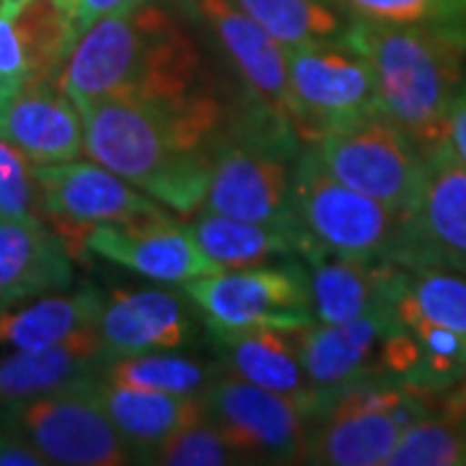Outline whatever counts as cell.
I'll list each match as a JSON object with an SVG mask.
<instances>
[{
    "instance_id": "obj_1",
    "label": "cell",
    "mask_w": 466,
    "mask_h": 466,
    "mask_svg": "<svg viewBox=\"0 0 466 466\" xmlns=\"http://www.w3.org/2000/svg\"><path fill=\"white\" fill-rule=\"evenodd\" d=\"M84 125V153L161 202L192 218L205 202L226 109L213 91L179 101H73Z\"/></svg>"
},
{
    "instance_id": "obj_2",
    "label": "cell",
    "mask_w": 466,
    "mask_h": 466,
    "mask_svg": "<svg viewBox=\"0 0 466 466\" xmlns=\"http://www.w3.org/2000/svg\"><path fill=\"white\" fill-rule=\"evenodd\" d=\"M70 101H179L208 94L205 60L168 0H143L86 29L57 73Z\"/></svg>"
},
{
    "instance_id": "obj_3",
    "label": "cell",
    "mask_w": 466,
    "mask_h": 466,
    "mask_svg": "<svg viewBox=\"0 0 466 466\" xmlns=\"http://www.w3.org/2000/svg\"><path fill=\"white\" fill-rule=\"evenodd\" d=\"M342 39L366 57L379 109L422 153L446 146V119L464 78L466 32L348 21Z\"/></svg>"
},
{
    "instance_id": "obj_4",
    "label": "cell",
    "mask_w": 466,
    "mask_h": 466,
    "mask_svg": "<svg viewBox=\"0 0 466 466\" xmlns=\"http://www.w3.org/2000/svg\"><path fill=\"white\" fill-rule=\"evenodd\" d=\"M300 146L285 122L249 101L241 115L226 119L200 210L299 228L290 184Z\"/></svg>"
},
{
    "instance_id": "obj_5",
    "label": "cell",
    "mask_w": 466,
    "mask_h": 466,
    "mask_svg": "<svg viewBox=\"0 0 466 466\" xmlns=\"http://www.w3.org/2000/svg\"><path fill=\"white\" fill-rule=\"evenodd\" d=\"M290 198L306 249L317 247L337 257L407 269L412 265V213L391 210L337 182L309 143L296 156Z\"/></svg>"
},
{
    "instance_id": "obj_6",
    "label": "cell",
    "mask_w": 466,
    "mask_h": 466,
    "mask_svg": "<svg viewBox=\"0 0 466 466\" xmlns=\"http://www.w3.org/2000/svg\"><path fill=\"white\" fill-rule=\"evenodd\" d=\"M433 407L435 397L389 379L352 383L311 417L303 464H386L404 431Z\"/></svg>"
},
{
    "instance_id": "obj_7",
    "label": "cell",
    "mask_w": 466,
    "mask_h": 466,
    "mask_svg": "<svg viewBox=\"0 0 466 466\" xmlns=\"http://www.w3.org/2000/svg\"><path fill=\"white\" fill-rule=\"evenodd\" d=\"M290 119L300 143L358 119L381 115L366 57L339 36L332 42L285 47Z\"/></svg>"
},
{
    "instance_id": "obj_8",
    "label": "cell",
    "mask_w": 466,
    "mask_h": 466,
    "mask_svg": "<svg viewBox=\"0 0 466 466\" xmlns=\"http://www.w3.org/2000/svg\"><path fill=\"white\" fill-rule=\"evenodd\" d=\"M182 290L198 306L205 324L299 332L317 321L309 269L300 257L220 269L187 280Z\"/></svg>"
},
{
    "instance_id": "obj_9",
    "label": "cell",
    "mask_w": 466,
    "mask_h": 466,
    "mask_svg": "<svg viewBox=\"0 0 466 466\" xmlns=\"http://www.w3.org/2000/svg\"><path fill=\"white\" fill-rule=\"evenodd\" d=\"M200 407L241 464H299L306 459L314 415L293 397L220 368L200 391Z\"/></svg>"
},
{
    "instance_id": "obj_10",
    "label": "cell",
    "mask_w": 466,
    "mask_h": 466,
    "mask_svg": "<svg viewBox=\"0 0 466 466\" xmlns=\"http://www.w3.org/2000/svg\"><path fill=\"white\" fill-rule=\"evenodd\" d=\"M91 383L0 404V422L14 428L45 464L125 466L133 453L104 415Z\"/></svg>"
},
{
    "instance_id": "obj_11",
    "label": "cell",
    "mask_w": 466,
    "mask_h": 466,
    "mask_svg": "<svg viewBox=\"0 0 466 466\" xmlns=\"http://www.w3.org/2000/svg\"><path fill=\"white\" fill-rule=\"evenodd\" d=\"M337 182L391 210L412 213L422 192L425 153L383 115L366 116L309 143Z\"/></svg>"
},
{
    "instance_id": "obj_12",
    "label": "cell",
    "mask_w": 466,
    "mask_h": 466,
    "mask_svg": "<svg viewBox=\"0 0 466 466\" xmlns=\"http://www.w3.org/2000/svg\"><path fill=\"white\" fill-rule=\"evenodd\" d=\"M34 179L42 213H47L57 226L78 233L91 226H133L174 218L161 202L94 158L34 167Z\"/></svg>"
},
{
    "instance_id": "obj_13",
    "label": "cell",
    "mask_w": 466,
    "mask_h": 466,
    "mask_svg": "<svg viewBox=\"0 0 466 466\" xmlns=\"http://www.w3.org/2000/svg\"><path fill=\"white\" fill-rule=\"evenodd\" d=\"M106 360L158 350H184L198 342L200 311L187 293L167 288H115L104 296L99 324Z\"/></svg>"
},
{
    "instance_id": "obj_14",
    "label": "cell",
    "mask_w": 466,
    "mask_h": 466,
    "mask_svg": "<svg viewBox=\"0 0 466 466\" xmlns=\"http://www.w3.org/2000/svg\"><path fill=\"white\" fill-rule=\"evenodd\" d=\"M78 249L164 285L216 275L220 267L198 247L177 218L133 226H91L78 233Z\"/></svg>"
},
{
    "instance_id": "obj_15",
    "label": "cell",
    "mask_w": 466,
    "mask_h": 466,
    "mask_svg": "<svg viewBox=\"0 0 466 466\" xmlns=\"http://www.w3.org/2000/svg\"><path fill=\"white\" fill-rule=\"evenodd\" d=\"M213 34L220 52L238 73L247 96L265 106L293 130L288 99V66L285 47L247 16L233 0H179ZM296 133V130H293Z\"/></svg>"
},
{
    "instance_id": "obj_16",
    "label": "cell",
    "mask_w": 466,
    "mask_h": 466,
    "mask_svg": "<svg viewBox=\"0 0 466 466\" xmlns=\"http://www.w3.org/2000/svg\"><path fill=\"white\" fill-rule=\"evenodd\" d=\"M394 324H397L394 311L381 309L342 324L314 321L296 332L300 363L317 394L319 407L352 383L383 379V342L386 334L394 329Z\"/></svg>"
},
{
    "instance_id": "obj_17",
    "label": "cell",
    "mask_w": 466,
    "mask_h": 466,
    "mask_svg": "<svg viewBox=\"0 0 466 466\" xmlns=\"http://www.w3.org/2000/svg\"><path fill=\"white\" fill-rule=\"evenodd\" d=\"M451 269L466 275V167L449 146L425 153V177L412 210L410 269Z\"/></svg>"
},
{
    "instance_id": "obj_18",
    "label": "cell",
    "mask_w": 466,
    "mask_h": 466,
    "mask_svg": "<svg viewBox=\"0 0 466 466\" xmlns=\"http://www.w3.org/2000/svg\"><path fill=\"white\" fill-rule=\"evenodd\" d=\"M0 140L21 150L34 167L81 158L84 125L78 106L57 81L24 84L0 94Z\"/></svg>"
},
{
    "instance_id": "obj_19",
    "label": "cell",
    "mask_w": 466,
    "mask_h": 466,
    "mask_svg": "<svg viewBox=\"0 0 466 466\" xmlns=\"http://www.w3.org/2000/svg\"><path fill=\"white\" fill-rule=\"evenodd\" d=\"M76 285L66 238L39 218H0V311Z\"/></svg>"
},
{
    "instance_id": "obj_20",
    "label": "cell",
    "mask_w": 466,
    "mask_h": 466,
    "mask_svg": "<svg viewBox=\"0 0 466 466\" xmlns=\"http://www.w3.org/2000/svg\"><path fill=\"white\" fill-rule=\"evenodd\" d=\"M205 324V321H202ZM223 370L244 381L293 397L317 415L319 400L300 363L299 337L272 327H218L205 324Z\"/></svg>"
},
{
    "instance_id": "obj_21",
    "label": "cell",
    "mask_w": 466,
    "mask_h": 466,
    "mask_svg": "<svg viewBox=\"0 0 466 466\" xmlns=\"http://www.w3.org/2000/svg\"><path fill=\"white\" fill-rule=\"evenodd\" d=\"M106 366L96 327L42 350H8L0 355V404L63 391L96 381Z\"/></svg>"
},
{
    "instance_id": "obj_22",
    "label": "cell",
    "mask_w": 466,
    "mask_h": 466,
    "mask_svg": "<svg viewBox=\"0 0 466 466\" xmlns=\"http://www.w3.org/2000/svg\"><path fill=\"white\" fill-rule=\"evenodd\" d=\"M300 259L309 269L314 317L321 324H342L391 309L397 265L348 259L317 247L303 251Z\"/></svg>"
},
{
    "instance_id": "obj_23",
    "label": "cell",
    "mask_w": 466,
    "mask_h": 466,
    "mask_svg": "<svg viewBox=\"0 0 466 466\" xmlns=\"http://www.w3.org/2000/svg\"><path fill=\"white\" fill-rule=\"evenodd\" d=\"M91 391L133 453V461L140 464H148L150 456L164 441L202 415L200 397L137 389L127 383L106 381L101 376L94 381Z\"/></svg>"
},
{
    "instance_id": "obj_24",
    "label": "cell",
    "mask_w": 466,
    "mask_h": 466,
    "mask_svg": "<svg viewBox=\"0 0 466 466\" xmlns=\"http://www.w3.org/2000/svg\"><path fill=\"white\" fill-rule=\"evenodd\" d=\"M104 293L94 285L57 290L0 311V350H42L99 324Z\"/></svg>"
},
{
    "instance_id": "obj_25",
    "label": "cell",
    "mask_w": 466,
    "mask_h": 466,
    "mask_svg": "<svg viewBox=\"0 0 466 466\" xmlns=\"http://www.w3.org/2000/svg\"><path fill=\"white\" fill-rule=\"evenodd\" d=\"M189 233L220 269L254 267L300 257L306 251V238L300 228H283L269 223H254L241 218L220 216L210 210H198L187 223Z\"/></svg>"
},
{
    "instance_id": "obj_26",
    "label": "cell",
    "mask_w": 466,
    "mask_h": 466,
    "mask_svg": "<svg viewBox=\"0 0 466 466\" xmlns=\"http://www.w3.org/2000/svg\"><path fill=\"white\" fill-rule=\"evenodd\" d=\"M391 311L400 321L420 319L466 334V275L400 267L391 288Z\"/></svg>"
},
{
    "instance_id": "obj_27",
    "label": "cell",
    "mask_w": 466,
    "mask_h": 466,
    "mask_svg": "<svg viewBox=\"0 0 466 466\" xmlns=\"http://www.w3.org/2000/svg\"><path fill=\"white\" fill-rule=\"evenodd\" d=\"M14 26L26 60V84L57 81L60 66L76 42L66 0H26L14 11Z\"/></svg>"
},
{
    "instance_id": "obj_28",
    "label": "cell",
    "mask_w": 466,
    "mask_h": 466,
    "mask_svg": "<svg viewBox=\"0 0 466 466\" xmlns=\"http://www.w3.org/2000/svg\"><path fill=\"white\" fill-rule=\"evenodd\" d=\"M218 370H220V363L216 366L200 358L179 355L177 350H158V352L125 355V358L106 360L101 379L137 386V389L167 391V394L200 397V391Z\"/></svg>"
},
{
    "instance_id": "obj_29",
    "label": "cell",
    "mask_w": 466,
    "mask_h": 466,
    "mask_svg": "<svg viewBox=\"0 0 466 466\" xmlns=\"http://www.w3.org/2000/svg\"><path fill=\"white\" fill-rule=\"evenodd\" d=\"M283 47L332 42L345 34L348 18L324 0H233Z\"/></svg>"
},
{
    "instance_id": "obj_30",
    "label": "cell",
    "mask_w": 466,
    "mask_h": 466,
    "mask_svg": "<svg viewBox=\"0 0 466 466\" xmlns=\"http://www.w3.org/2000/svg\"><path fill=\"white\" fill-rule=\"evenodd\" d=\"M383 466H466V417L435 404L404 431Z\"/></svg>"
},
{
    "instance_id": "obj_31",
    "label": "cell",
    "mask_w": 466,
    "mask_h": 466,
    "mask_svg": "<svg viewBox=\"0 0 466 466\" xmlns=\"http://www.w3.org/2000/svg\"><path fill=\"white\" fill-rule=\"evenodd\" d=\"M400 321V319H397ZM417 342V363L407 386L441 397L466 376V334L420 319H404Z\"/></svg>"
},
{
    "instance_id": "obj_32",
    "label": "cell",
    "mask_w": 466,
    "mask_h": 466,
    "mask_svg": "<svg viewBox=\"0 0 466 466\" xmlns=\"http://www.w3.org/2000/svg\"><path fill=\"white\" fill-rule=\"evenodd\" d=\"M348 21L466 32V0H324Z\"/></svg>"
},
{
    "instance_id": "obj_33",
    "label": "cell",
    "mask_w": 466,
    "mask_h": 466,
    "mask_svg": "<svg viewBox=\"0 0 466 466\" xmlns=\"http://www.w3.org/2000/svg\"><path fill=\"white\" fill-rule=\"evenodd\" d=\"M148 464L158 466H228L241 464L236 451L228 441L220 435L216 425L200 415L198 420L187 422L168 441H164Z\"/></svg>"
},
{
    "instance_id": "obj_34",
    "label": "cell",
    "mask_w": 466,
    "mask_h": 466,
    "mask_svg": "<svg viewBox=\"0 0 466 466\" xmlns=\"http://www.w3.org/2000/svg\"><path fill=\"white\" fill-rule=\"evenodd\" d=\"M39 192L34 179V164L0 140V218H39Z\"/></svg>"
},
{
    "instance_id": "obj_35",
    "label": "cell",
    "mask_w": 466,
    "mask_h": 466,
    "mask_svg": "<svg viewBox=\"0 0 466 466\" xmlns=\"http://www.w3.org/2000/svg\"><path fill=\"white\" fill-rule=\"evenodd\" d=\"M26 81V60L14 26V11L0 3V94L16 91Z\"/></svg>"
},
{
    "instance_id": "obj_36",
    "label": "cell",
    "mask_w": 466,
    "mask_h": 466,
    "mask_svg": "<svg viewBox=\"0 0 466 466\" xmlns=\"http://www.w3.org/2000/svg\"><path fill=\"white\" fill-rule=\"evenodd\" d=\"M135 3H143V0H70L67 8H70V26H73V36L78 39L81 34L99 21L106 14H115L119 8H127Z\"/></svg>"
},
{
    "instance_id": "obj_37",
    "label": "cell",
    "mask_w": 466,
    "mask_h": 466,
    "mask_svg": "<svg viewBox=\"0 0 466 466\" xmlns=\"http://www.w3.org/2000/svg\"><path fill=\"white\" fill-rule=\"evenodd\" d=\"M446 146L466 167V76L451 101L449 119H446Z\"/></svg>"
},
{
    "instance_id": "obj_38",
    "label": "cell",
    "mask_w": 466,
    "mask_h": 466,
    "mask_svg": "<svg viewBox=\"0 0 466 466\" xmlns=\"http://www.w3.org/2000/svg\"><path fill=\"white\" fill-rule=\"evenodd\" d=\"M0 466H45V459L14 428L0 422Z\"/></svg>"
},
{
    "instance_id": "obj_39",
    "label": "cell",
    "mask_w": 466,
    "mask_h": 466,
    "mask_svg": "<svg viewBox=\"0 0 466 466\" xmlns=\"http://www.w3.org/2000/svg\"><path fill=\"white\" fill-rule=\"evenodd\" d=\"M435 404L446 412L466 417V376L456 386H451L449 391H443L441 397H435Z\"/></svg>"
},
{
    "instance_id": "obj_40",
    "label": "cell",
    "mask_w": 466,
    "mask_h": 466,
    "mask_svg": "<svg viewBox=\"0 0 466 466\" xmlns=\"http://www.w3.org/2000/svg\"><path fill=\"white\" fill-rule=\"evenodd\" d=\"M24 3H26V0H3V5H5V8H11V11H18Z\"/></svg>"
}]
</instances>
